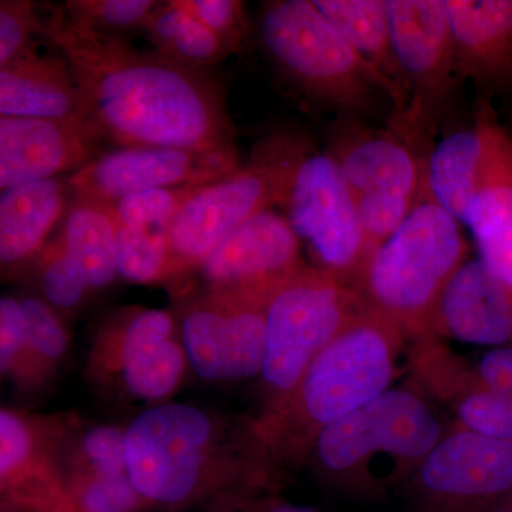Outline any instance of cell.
<instances>
[{"label": "cell", "mask_w": 512, "mask_h": 512, "mask_svg": "<svg viewBox=\"0 0 512 512\" xmlns=\"http://www.w3.org/2000/svg\"><path fill=\"white\" fill-rule=\"evenodd\" d=\"M40 37L69 63L87 123L104 143L239 156L222 86L208 70L87 32L63 6L43 19Z\"/></svg>", "instance_id": "obj_1"}, {"label": "cell", "mask_w": 512, "mask_h": 512, "mask_svg": "<svg viewBox=\"0 0 512 512\" xmlns=\"http://www.w3.org/2000/svg\"><path fill=\"white\" fill-rule=\"evenodd\" d=\"M127 474L154 508L191 507L255 481L279 480L266 463L254 419L190 403L144 407L126 426Z\"/></svg>", "instance_id": "obj_2"}, {"label": "cell", "mask_w": 512, "mask_h": 512, "mask_svg": "<svg viewBox=\"0 0 512 512\" xmlns=\"http://www.w3.org/2000/svg\"><path fill=\"white\" fill-rule=\"evenodd\" d=\"M407 342L392 320L367 306L285 399L262 409L254 419L256 436L276 476L306 467L322 431L392 387Z\"/></svg>", "instance_id": "obj_3"}, {"label": "cell", "mask_w": 512, "mask_h": 512, "mask_svg": "<svg viewBox=\"0 0 512 512\" xmlns=\"http://www.w3.org/2000/svg\"><path fill=\"white\" fill-rule=\"evenodd\" d=\"M446 431L417 384L390 387L322 431L306 467L348 497L383 500L404 490Z\"/></svg>", "instance_id": "obj_4"}, {"label": "cell", "mask_w": 512, "mask_h": 512, "mask_svg": "<svg viewBox=\"0 0 512 512\" xmlns=\"http://www.w3.org/2000/svg\"><path fill=\"white\" fill-rule=\"evenodd\" d=\"M259 42L285 79L306 97L356 117L372 114L379 97L394 114L410 107V94L363 59L312 0L262 3Z\"/></svg>", "instance_id": "obj_5"}, {"label": "cell", "mask_w": 512, "mask_h": 512, "mask_svg": "<svg viewBox=\"0 0 512 512\" xmlns=\"http://www.w3.org/2000/svg\"><path fill=\"white\" fill-rule=\"evenodd\" d=\"M467 254L461 222L421 197L402 227L367 258L355 286L367 306L413 342L430 336L437 299Z\"/></svg>", "instance_id": "obj_6"}, {"label": "cell", "mask_w": 512, "mask_h": 512, "mask_svg": "<svg viewBox=\"0 0 512 512\" xmlns=\"http://www.w3.org/2000/svg\"><path fill=\"white\" fill-rule=\"evenodd\" d=\"M311 150L301 136L279 131L259 141L247 163L221 180L202 185L167 231L174 282L194 271L229 232L282 205Z\"/></svg>", "instance_id": "obj_7"}, {"label": "cell", "mask_w": 512, "mask_h": 512, "mask_svg": "<svg viewBox=\"0 0 512 512\" xmlns=\"http://www.w3.org/2000/svg\"><path fill=\"white\" fill-rule=\"evenodd\" d=\"M355 285L303 265L276 284L265 301L261 377L265 407L281 402L326 346L365 311Z\"/></svg>", "instance_id": "obj_8"}, {"label": "cell", "mask_w": 512, "mask_h": 512, "mask_svg": "<svg viewBox=\"0 0 512 512\" xmlns=\"http://www.w3.org/2000/svg\"><path fill=\"white\" fill-rule=\"evenodd\" d=\"M190 370L177 316L124 306L94 329L84 376L94 392L146 407L168 402Z\"/></svg>", "instance_id": "obj_9"}, {"label": "cell", "mask_w": 512, "mask_h": 512, "mask_svg": "<svg viewBox=\"0 0 512 512\" xmlns=\"http://www.w3.org/2000/svg\"><path fill=\"white\" fill-rule=\"evenodd\" d=\"M402 493L409 512H490L512 495V441L451 424Z\"/></svg>", "instance_id": "obj_10"}, {"label": "cell", "mask_w": 512, "mask_h": 512, "mask_svg": "<svg viewBox=\"0 0 512 512\" xmlns=\"http://www.w3.org/2000/svg\"><path fill=\"white\" fill-rule=\"evenodd\" d=\"M281 207L318 268L355 285L369 256L365 234L355 195L328 151L306 154Z\"/></svg>", "instance_id": "obj_11"}, {"label": "cell", "mask_w": 512, "mask_h": 512, "mask_svg": "<svg viewBox=\"0 0 512 512\" xmlns=\"http://www.w3.org/2000/svg\"><path fill=\"white\" fill-rule=\"evenodd\" d=\"M272 289V288H271ZM264 292H197L177 316L188 365L211 383L261 375L265 340Z\"/></svg>", "instance_id": "obj_12"}, {"label": "cell", "mask_w": 512, "mask_h": 512, "mask_svg": "<svg viewBox=\"0 0 512 512\" xmlns=\"http://www.w3.org/2000/svg\"><path fill=\"white\" fill-rule=\"evenodd\" d=\"M239 156L181 148L123 147L106 151L67 178L73 200L110 205L156 188L208 184L239 167Z\"/></svg>", "instance_id": "obj_13"}, {"label": "cell", "mask_w": 512, "mask_h": 512, "mask_svg": "<svg viewBox=\"0 0 512 512\" xmlns=\"http://www.w3.org/2000/svg\"><path fill=\"white\" fill-rule=\"evenodd\" d=\"M397 66L410 107L431 124L458 82L453 32L444 0H387Z\"/></svg>", "instance_id": "obj_14"}, {"label": "cell", "mask_w": 512, "mask_h": 512, "mask_svg": "<svg viewBox=\"0 0 512 512\" xmlns=\"http://www.w3.org/2000/svg\"><path fill=\"white\" fill-rule=\"evenodd\" d=\"M393 120L390 130H367L349 121L333 133L328 153L355 198L421 200L427 158L419 154V141L427 131L404 119Z\"/></svg>", "instance_id": "obj_15"}, {"label": "cell", "mask_w": 512, "mask_h": 512, "mask_svg": "<svg viewBox=\"0 0 512 512\" xmlns=\"http://www.w3.org/2000/svg\"><path fill=\"white\" fill-rule=\"evenodd\" d=\"M303 265L291 224L266 210L229 232L183 279L197 278L198 292H264Z\"/></svg>", "instance_id": "obj_16"}, {"label": "cell", "mask_w": 512, "mask_h": 512, "mask_svg": "<svg viewBox=\"0 0 512 512\" xmlns=\"http://www.w3.org/2000/svg\"><path fill=\"white\" fill-rule=\"evenodd\" d=\"M0 497L3 512H72L49 416L0 410Z\"/></svg>", "instance_id": "obj_17"}, {"label": "cell", "mask_w": 512, "mask_h": 512, "mask_svg": "<svg viewBox=\"0 0 512 512\" xmlns=\"http://www.w3.org/2000/svg\"><path fill=\"white\" fill-rule=\"evenodd\" d=\"M104 144L87 121L0 116V188L76 173Z\"/></svg>", "instance_id": "obj_18"}, {"label": "cell", "mask_w": 512, "mask_h": 512, "mask_svg": "<svg viewBox=\"0 0 512 512\" xmlns=\"http://www.w3.org/2000/svg\"><path fill=\"white\" fill-rule=\"evenodd\" d=\"M409 359L417 386L453 410V426L512 441V394L481 386L473 365L454 355L441 339L414 340Z\"/></svg>", "instance_id": "obj_19"}, {"label": "cell", "mask_w": 512, "mask_h": 512, "mask_svg": "<svg viewBox=\"0 0 512 512\" xmlns=\"http://www.w3.org/2000/svg\"><path fill=\"white\" fill-rule=\"evenodd\" d=\"M430 336L490 348L512 345L511 296L480 258L467 259L444 286Z\"/></svg>", "instance_id": "obj_20"}, {"label": "cell", "mask_w": 512, "mask_h": 512, "mask_svg": "<svg viewBox=\"0 0 512 512\" xmlns=\"http://www.w3.org/2000/svg\"><path fill=\"white\" fill-rule=\"evenodd\" d=\"M458 80L481 92H512V0H444Z\"/></svg>", "instance_id": "obj_21"}, {"label": "cell", "mask_w": 512, "mask_h": 512, "mask_svg": "<svg viewBox=\"0 0 512 512\" xmlns=\"http://www.w3.org/2000/svg\"><path fill=\"white\" fill-rule=\"evenodd\" d=\"M481 261L512 299V137L491 110L480 183L466 221Z\"/></svg>", "instance_id": "obj_22"}, {"label": "cell", "mask_w": 512, "mask_h": 512, "mask_svg": "<svg viewBox=\"0 0 512 512\" xmlns=\"http://www.w3.org/2000/svg\"><path fill=\"white\" fill-rule=\"evenodd\" d=\"M0 116L87 121L66 59L40 55L35 47L0 67Z\"/></svg>", "instance_id": "obj_23"}, {"label": "cell", "mask_w": 512, "mask_h": 512, "mask_svg": "<svg viewBox=\"0 0 512 512\" xmlns=\"http://www.w3.org/2000/svg\"><path fill=\"white\" fill-rule=\"evenodd\" d=\"M67 178L16 185L0 197V265L3 278L28 268L50 241L66 212Z\"/></svg>", "instance_id": "obj_24"}, {"label": "cell", "mask_w": 512, "mask_h": 512, "mask_svg": "<svg viewBox=\"0 0 512 512\" xmlns=\"http://www.w3.org/2000/svg\"><path fill=\"white\" fill-rule=\"evenodd\" d=\"M491 110L488 101H481L473 126L448 134L427 156L421 197L439 205L461 224L480 183Z\"/></svg>", "instance_id": "obj_25"}, {"label": "cell", "mask_w": 512, "mask_h": 512, "mask_svg": "<svg viewBox=\"0 0 512 512\" xmlns=\"http://www.w3.org/2000/svg\"><path fill=\"white\" fill-rule=\"evenodd\" d=\"M49 419L53 453L64 483L127 474L126 427L83 419L76 413L53 414Z\"/></svg>", "instance_id": "obj_26"}, {"label": "cell", "mask_w": 512, "mask_h": 512, "mask_svg": "<svg viewBox=\"0 0 512 512\" xmlns=\"http://www.w3.org/2000/svg\"><path fill=\"white\" fill-rule=\"evenodd\" d=\"M57 237L93 292L109 288L119 278L116 218L109 205L74 200L64 212Z\"/></svg>", "instance_id": "obj_27"}, {"label": "cell", "mask_w": 512, "mask_h": 512, "mask_svg": "<svg viewBox=\"0 0 512 512\" xmlns=\"http://www.w3.org/2000/svg\"><path fill=\"white\" fill-rule=\"evenodd\" d=\"M312 2L363 59L409 93L394 57L387 0Z\"/></svg>", "instance_id": "obj_28"}, {"label": "cell", "mask_w": 512, "mask_h": 512, "mask_svg": "<svg viewBox=\"0 0 512 512\" xmlns=\"http://www.w3.org/2000/svg\"><path fill=\"white\" fill-rule=\"evenodd\" d=\"M146 33L156 52L195 70H208L231 52L207 26L192 16L180 0L158 2L148 19Z\"/></svg>", "instance_id": "obj_29"}, {"label": "cell", "mask_w": 512, "mask_h": 512, "mask_svg": "<svg viewBox=\"0 0 512 512\" xmlns=\"http://www.w3.org/2000/svg\"><path fill=\"white\" fill-rule=\"evenodd\" d=\"M28 268L33 269L40 298L66 319L82 309L94 293L57 235L47 242Z\"/></svg>", "instance_id": "obj_30"}, {"label": "cell", "mask_w": 512, "mask_h": 512, "mask_svg": "<svg viewBox=\"0 0 512 512\" xmlns=\"http://www.w3.org/2000/svg\"><path fill=\"white\" fill-rule=\"evenodd\" d=\"M116 248L117 272L128 284L154 285L174 281L173 256L167 234L127 227L116 218Z\"/></svg>", "instance_id": "obj_31"}, {"label": "cell", "mask_w": 512, "mask_h": 512, "mask_svg": "<svg viewBox=\"0 0 512 512\" xmlns=\"http://www.w3.org/2000/svg\"><path fill=\"white\" fill-rule=\"evenodd\" d=\"M156 0H69L63 8L74 25L109 39L128 40L146 32Z\"/></svg>", "instance_id": "obj_32"}, {"label": "cell", "mask_w": 512, "mask_h": 512, "mask_svg": "<svg viewBox=\"0 0 512 512\" xmlns=\"http://www.w3.org/2000/svg\"><path fill=\"white\" fill-rule=\"evenodd\" d=\"M19 299L25 313L29 346L37 373L47 386L69 353V326L66 318L39 295H25Z\"/></svg>", "instance_id": "obj_33"}, {"label": "cell", "mask_w": 512, "mask_h": 512, "mask_svg": "<svg viewBox=\"0 0 512 512\" xmlns=\"http://www.w3.org/2000/svg\"><path fill=\"white\" fill-rule=\"evenodd\" d=\"M0 372L20 392H39L45 387L30 350L22 303L15 296L0 299Z\"/></svg>", "instance_id": "obj_34"}, {"label": "cell", "mask_w": 512, "mask_h": 512, "mask_svg": "<svg viewBox=\"0 0 512 512\" xmlns=\"http://www.w3.org/2000/svg\"><path fill=\"white\" fill-rule=\"evenodd\" d=\"M202 185H178L137 192L110 204L114 217L127 227L167 234L177 215L201 190Z\"/></svg>", "instance_id": "obj_35"}, {"label": "cell", "mask_w": 512, "mask_h": 512, "mask_svg": "<svg viewBox=\"0 0 512 512\" xmlns=\"http://www.w3.org/2000/svg\"><path fill=\"white\" fill-rule=\"evenodd\" d=\"M66 488L72 512H144L154 508L128 474L77 478Z\"/></svg>", "instance_id": "obj_36"}, {"label": "cell", "mask_w": 512, "mask_h": 512, "mask_svg": "<svg viewBox=\"0 0 512 512\" xmlns=\"http://www.w3.org/2000/svg\"><path fill=\"white\" fill-rule=\"evenodd\" d=\"M281 484L282 481L262 480L238 485L202 504V512H322L285 498Z\"/></svg>", "instance_id": "obj_37"}, {"label": "cell", "mask_w": 512, "mask_h": 512, "mask_svg": "<svg viewBox=\"0 0 512 512\" xmlns=\"http://www.w3.org/2000/svg\"><path fill=\"white\" fill-rule=\"evenodd\" d=\"M43 19L36 3L29 0L0 2V67L35 49V39L42 32Z\"/></svg>", "instance_id": "obj_38"}, {"label": "cell", "mask_w": 512, "mask_h": 512, "mask_svg": "<svg viewBox=\"0 0 512 512\" xmlns=\"http://www.w3.org/2000/svg\"><path fill=\"white\" fill-rule=\"evenodd\" d=\"M192 16L220 37L231 55L242 52L249 25L245 3L239 0H180Z\"/></svg>", "instance_id": "obj_39"}, {"label": "cell", "mask_w": 512, "mask_h": 512, "mask_svg": "<svg viewBox=\"0 0 512 512\" xmlns=\"http://www.w3.org/2000/svg\"><path fill=\"white\" fill-rule=\"evenodd\" d=\"M355 200L369 256L402 227L410 212L419 204L409 198L382 195L359 197Z\"/></svg>", "instance_id": "obj_40"}, {"label": "cell", "mask_w": 512, "mask_h": 512, "mask_svg": "<svg viewBox=\"0 0 512 512\" xmlns=\"http://www.w3.org/2000/svg\"><path fill=\"white\" fill-rule=\"evenodd\" d=\"M473 369L481 386L494 392L512 394V345L488 350Z\"/></svg>", "instance_id": "obj_41"}, {"label": "cell", "mask_w": 512, "mask_h": 512, "mask_svg": "<svg viewBox=\"0 0 512 512\" xmlns=\"http://www.w3.org/2000/svg\"><path fill=\"white\" fill-rule=\"evenodd\" d=\"M490 512H512V495L511 497H508L504 503H501L498 505V507H495L494 510H491Z\"/></svg>", "instance_id": "obj_42"}]
</instances>
